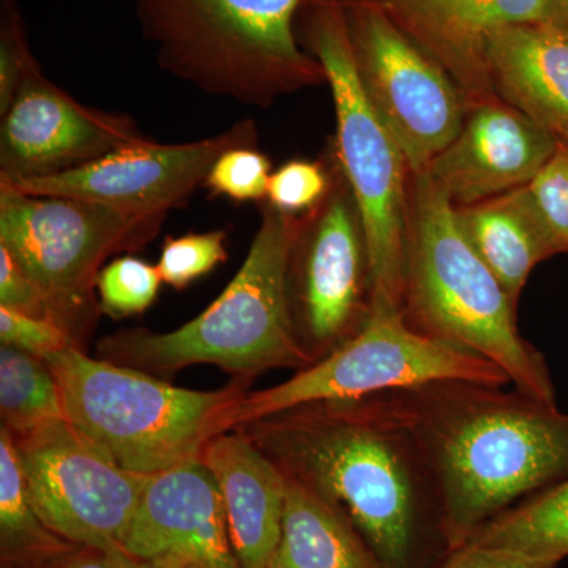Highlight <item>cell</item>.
<instances>
[{
	"instance_id": "6da1fadb",
	"label": "cell",
	"mask_w": 568,
	"mask_h": 568,
	"mask_svg": "<svg viewBox=\"0 0 568 568\" xmlns=\"http://www.w3.org/2000/svg\"><path fill=\"white\" fill-rule=\"evenodd\" d=\"M235 429L342 515L381 568L420 567L432 540L447 548L435 480L390 394L306 403Z\"/></svg>"
},
{
	"instance_id": "7a4b0ae2",
	"label": "cell",
	"mask_w": 568,
	"mask_h": 568,
	"mask_svg": "<svg viewBox=\"0 0 568 568\" xmlns=\"http://www.w3.org/2000/svg\"><path fill=\"white\" fill-rule=\"evenodd\" d=\"M387 394L435 480L448 552L523 497L568 477V414L556 406L467 381Z\"/></svg>"
},
{
	"instance_id": "3957f363",
	"label": "cell",
	"mask_w": 568,
	"mask_h": 568,
	"mask_svg": "<svg viewBox=\"0 0 568 568\" xmlns=\"http://www.w3.org/2000/svg\"><path fill=\"white\" fill-rule=\"evenodd\" d=\"M515 305L467 241L457 207L426 173L410 174L405 317L410 327L503 368L517 390L556 406L544 355L517 327Z\"/></svg>"
},
{
	"instance_id": "277c9868",
	"label": "cell",
	"mask_w": 568,
	"mask_h": 568,
	"mask_svg": "<svg viewBox=\"0 0 568 568\" xmlns=\"http://www.w3.org/2000/svg\"><path fill=\"white\" fill-rule=\"evenodd\" d=\"M302 215L261 203V223L237 274L203 313L175 331L115 332L97 346L100 358L149 375L216 365L235 379L313 365L298 345L287 304V263Z\"/></svg>"
},
{
	"instance_id": "5b68a950",
	"label": "cell",
	"mask_w": 568,
	"mask_h": 568,
	"mask_svg": "<svg viewBox=\"0 0 568 568\" xmlns=\"http://www.w3.org/2000/svg\"><path fill=\"white\" fill-rule=\"evenodd\" d=\"M302 7L304 0H134L160 69L254 108L325 81L321 63L295 39Z\"/></svg>"
},
{
	"instance_id": "8992f818",
	"label": "cell",
	"mask_w": 568,
	"mask_h": 568,
	"mask_svg": "<svg viewBox=\"0 0 568 568\" xmlns=\"http://www.w3.org/2000/svg\"><path fill=\"white\" fill-rule=\"evenodd\" d=\"M61 386L67 420L125 469L155 476L203 462L205 447L235 428L252 381L220 390L175 387L141 369L70 346L44 358Z\"/></svg>"
},
{
	"instance_id": "52a82bcc",
	"label": "cell",
	"mask_w": 568,
	"mask_h": 568,
	"mask_svg": "<svg viewBox=\"0 0 568 568\" xmlns=\"http://www.w3.org/2000/svg\"><path fill=\"white\" fill-rule=\"evenodd\" d=\"M310 6L306 37L334 99L336 166L361 216L372 274V306L403 313L409 164L365 91L346 3Z\"/></svg>"
},
{
	"instance_id": "ba28073f",
	"label": "cell",
	"mask_w": 568,
	"mask_h": 568,
	"mask_svg": "<svg viewBox=\"0 0 568 568\" xmlns=\"http://www.w3.org/2000/svg\"><path fill=\"white\" fill-rule=\"evenodd\" d=\"M166 216L81 197L21 193L0 183V245L39 284L51 321L80 347L102 313L93 291L108 260L151 244Z\"/></svg>"
},
{
	"instance_id": "9c48e42d",
	"label": "cell",
	"mask_w": 568,
	"mask_h": 568,
	"mask_svg": "<svg viewBox=\"0 0 568 568\" xmlns=\"http://www.w3.org/2000/svg\"><path fill=\"white\" fill-rule=\"evenodd\" d=\"M437 381L511 384L487 358L429 338L410 327L405 313L372 306L364 327L320 362L278 386L248 392L235 428L306 403L364 398Z\"/></svg>"
},
{
	"instance_id": "30bf717a",
	"label": "cell",
	"mask_w": 568,
	"mask_h": 568,
	"mask_svg": "<svg viewBox=\"0 0 568 568\" xmlns=\"http://www.w3.org/2000/svg\"><path fill=\"white\" fill-rule=\"evenodd\" d=\"M286 286L295 336L313 364L357 334L372 313L364 230L338 166L323 203L302 215Z\"/></svg>"
},
{
	"instance_id": "8fae6325",
	"label": "cell",
	"mask_w": 568,
	"mask_h": 568,
	"mask_svg": "<svg viewBox=\"0 0 568 568\" xmlns=\"http://www.w3.org/2000/svg\"><path fill=\"white\" fill-rule=\"evenodd\" d=\"M365 91L405 153L410 174L457 138L469 104L454 78L373 3H346Z\"/></svg>"
},
{
	"instance_id": "7c38bea8",
	"label": "cell",
	"mask_w": 568,
	"mask_h": 568,
	"mask_svg": "<svg viewBox=\"0 0 568 568\" xmlns=\"http://www.w3.org/2000/svg\"><path fill=\"white\" fill-rule=\"evenodd\" d=\"M13 443L48 528L78 547L122 548L152 476L125 469L69 420L13 436Z\"/></svg>"
},
{
	"instance_id": "4fadbf2b",
	"label": "cell",
	"mask_w": 568,
	"mask_h": 568,
	"mask_svg": "<svg viewBox=\"0 0 568 568\" xmlns=\"http://www.w3.org/2000/svg\"><path fill=\"white\" fill-rule=\"evenodd\" d=\"M257 142L256 123L244 119L204 140L162 144L149 138L78 170L26 181L0 179V183L21 193L81 197L133 212L170 213L183 207L204 186L224 152Z\"/></svg>"
},
{
	"instance_id": "5bb4252c",
	"label": "cell",
	"mask_w": 568,
	"mask_h": 568,
	"mask_svg": "<svg viewBox=\"0 0 568 568\" xmlns=\"http://www.w3.org/2000/svg\"><path fill=\"white\" fill-rule=\"evenodd\" d=\"M0 118V179L6 181L67 173L149 140L129 114L78 102L48 80L37 61Z\"/></svg>"
},
{
	"instance_id": "9a60e30c",
	"label": "cell",
	"mask_w": 568,
	"mask_h": 568,
	"mask_svg": "<svg viewBox=\"0 0 568 568\" xmlns=\"http://www.w3.org/2000/svg\"><path fill=\"white\" fill-rule=\"evenodd\" d=\"M559 145L558 134L493 97L467 110L457 138L425 173L465 207L528 185Z\"/></svg>"
},
{
	"instance_id": "2e32d148",
	"label": "cell",
	"mask_w": 568,
	"mask_h": 568,
	"mask_svg": "<svg viewBox=\"0 0 568 568\" xmlns=\"http://www.w3.org/2000/svg\"><path fill=\"white\" fill-rule=\"evenodd\" d=\"M122 548L152 562L239 568L222 491L203 462L149 478Z\"/></svg>"
},
{
	"instance_id": "e0dca14e",
	"label": "cell",
	"mask_w": 568,
	"mask_h": 568,
	"mask_svg": "<svg viewBox=\"0 0 568 568\" xmlns=\"http://www.w3.org/2000/svg\"><path fill=\"white\" fill-rule=\"evenodd\" d=\"M384 11L454 78L470 106L497 97L487 43L508 26L548 24L547 0H365Z\"/></svg>"
},
{
	"instance_id": "ac0fdd59",
	"label": "cell",
	"mask_w": 568,
	"mask_h": 568,
	"mask_svg": "<svg viewBox=\"0 0 568 568\" xmlns=\"http://www.w3.org/2000/svg\"><path fill=\"white\" fill-rule=\"evenodd\" d=\"M203 463L222 491L239 568H268L282 536L286 480L241 429L205 447Z\"/></svg>"
},
{
	"instance_id": "d6986e66",
	"label": "cell",
	"mask_w": 568,
	"mask_h": 568,
	"mask_svg": "<svg viewBox=\"0 0 568 568\" xmlns=\"http://www.w3.org/2000/svg\"><path fill=\"white\" fill-rule=\"evenodd\" d=\"M485 55L496 95L560 140L568 132V33L544 22L508 26L493 33Z\"/></svg>"
},
{
	"instance_id": "ffe728a7",
	"label": "cell",
	"mask_w": 568,
	"mask_h": 568,
	"mask_svg": "<svg viewBox=\"0 0 568 568\" xmlns=\"http://www.w3.org/2000/svg\"><path fill=\"white\" fill-rule=\"evenodd\" d=\"M467 241L517 305L537 264L562 253L526 186L457 207Z\"/></svg>"
},
{
	"instance_id": "44dd1931",
	"label": "cell",
	"mask_w": 568,
	"mask_h": 568,
	"mask_svg": "<svg viewBox=\"0 0 568 568\" xmlns=\"http://www.w3.org/2000/svg\"><path fill=\"white\" fill-rule=\"evenodd\" d=\"M284 480L282 536L268 568H381L342 515L297 481Z\"/></svg>"
},
{
	"instance_id": "7402d4cb",
	"label": "cell",
	"mask_w": 568,
	"mask_h": 568,
	"mask_svg": "<svg viewBox=\"0 0 568 568\" xmlns=\"http://www.w3.org/2000/svg\"><path fill=\"white\" fill-rule=\"evenodd\" d=\"M33 507L13 436L0 432V556L3 568H40L77 548Z\"/></svg>"
},
{
	"instance_id": "603a6c76",
	"label": "cell",
	"mask_w": 568,
	"mask_h": 568,
	"mask_svg": "<svg viewBox=\"0 0 568 568\" xmlns=\"http://www.w3.org/2000/svg\"><path fill=\"white\" fill-rule=\"evenodd\" d=\"M467 544L559 564L568 556V477L497 515Z\"/></svg>"
},
{
	"instance_id": "cb8c5ba5",
	"label": "cell",
	"mask_w": 568,
	"mask_h": 568,
	"mask_svg": "<svg viewBox=\"0 0 568 568\" xmlns=\"http://www.w3.org/2000/svg\"><path fill=\"white\" fill-rule=\"evenodd\" d=\"M0 416L13 436L67 420L61 386L44 358L0 346Z\"/></svg>"
},
{
	"instance_id": "d4e9b609",
	"label": "cell",
	"mask_w": 568,
	"mask_h": 568,
	"mask_svg": "<svg viewBox=\"0 0 568 568\" xmlns=\"http://www.w3.org/2000/svg\"><path fill=\"white\" fill-rule=\"evenodd\" d=\"M162 284L156 265L136 256L115 257L97 278L100 310L112 320L142 315L159 297Z\"/></svg>"
},
{
	"instance_id": "484cf974",
	"label": "cell",
	"mask_w": 568,
	"mask_h": 568,
	"mask_svg": "<svg viewBox=\"0 0 568 568\" xmlns=\"http://www.w3.org/2000/svg\"><path fill=\"white\" fill-rule=\"evenodd\" d=\"M226 231L190 233L168 237L160 254L159 268L163 283L183 291L201 276L227 261Z\"/></svg>"
},
{
	"instance_id": "4316f807",
	"label": "cell",
	"mask_w": 568,
	"mask_h": 568,
	"mask_svg": "<svg viewBox=\"0 0 568 568\" xmlns=\"http://www.w3.org/2000/svg\"><path fill=\"white\" fill-rule=\"evenodd\" d=\"M272 163L257 145L231 149L224 152L204 182L213 196H224L235 203L267 201Z\"/></svg>"
},
{
	"instance_id": "83f0119b",
	"label": "cell",
	"mask_w": 568,
	"mask_h": 568,
	"mask_svg": "<svg viewBox=\"0 0 568 568\" xmlns=\"http://www.w3.org/2000/svg\"><path fill=\"white\" fill-rule=\"evenodd\" d=\"M331 186L332 171L324 163L291 160L272 173L267 203L290 215H305L323 203Z\"/></svg>"
},
{
	"instance_id": "f1b7e54d",
	"label": "cell",
	"mask_w": 568,
	"mask_h": 568,
	"mask_svg": "<svg viewBox=\"0 0 568 568\" xmlns=\"http://www.w3.org/2000/svg\"><path fill=\"white\" fill-rule=\"evenodd\" d=\"M530 200L555 235L562 250L568 253V144L560 141L558 151L526 185Z\"/></svg>"
},
{
	"instance_id": "f546056e",
	"label": "cell",
	"mask_w": 568,
	"mask_h": 568,
	"mask_svg": "<svg viewBox=\"0 0 568 568\" xmlns=\"http://www.w3.org/2000/svg\"><path fill=\"white\" fill-rule=\"evenodd\" d=\"M0 115L10 106L33 62L21 11L14 0H0Z\"/></svg>"
},
{
	"instance_id": "4dcf8cb0",
	"label": "cell",
	"mask_w": 568,
	"mask_h": 568,
	"mask_svg": "<svg viewBox=\"0 0 568 568\" xmlns=\"http://www.w3.org/2000/svg\"><path fill=\"white\" fill-rule=\"evenodd\" d=\"M0 343L41 358L78 346L70 332L54 321L24 315L6 306H0Z\"/></svg>"
},
{
	"instance_id": "1f68e13d",
	"label": "cell",
	"mask_w": 568,
	"mask_h": 568,
	"mask_svg": "<svg viewBox=\"0 0 568 568\" xmlns=\"http://www.w3.org/2000/svg\"><path fill=\"white\" fill-rule=\"evenodd\" d=\"M0 306L24 315L51 320L47 295L6 248L0 245Z\"/></svg>"
},
{
	"instance_id": "d6a6232c",
	"label": "cell",
	"mask_w": 568,
	"mask_h": 568,
	"mask_svg": "<svg viewBox=\"0 0 568 568\" xmlns=\"http://www.w3.org/2000/svg\"><path fill=\"white\" fill-rule=\"evenodd\" d=\"M555 560L534 559L506 549L467 544L448 552L437 568H556Z\"/></svg>"
},
{
	"instance_id": "836d02e7",
	"label": "cell",
	"mask_w": 568,
	"mask_h": 568,
	"mask_svg": "<svg viewBox=\"0 0 568 568\" xmlns=\"http://www.w3.org/2000/svg\"><path fill=\"white\" fill-rule=\"evenodd\" d=\"M129 555L123 548L77 547L40 568H182Z\"/></svg>"
},
{
	"instance_id": "e575fe53",
	"label": "cell",
	"mask_w": 568,
	"mask_h": 568,
	"mask_svg": "<svg viewBox=\"0 0 568 568\" xmlns=\"http://www.w3.org/2000/svg\"><path fill=\"white\" fill-rule=\"evenodd\" d=\"M548 24L568 33V0H547Z\"/></svg>"
},
{
	"instance_id": "d590c367",
	"label": "cell",
	"mask_w": 568,
	"mask_h": 568,
	"mask_svg": "<svg viewBox=\"0 0 568 568\" xmlns=\"http://www.w3.org/2000/svg\"><path fill=\"white\" fill-rule=\"evenodd\" d=\"M305 2V0H304ZM310 3H325V2H338V3H347L349 0H306Z\"/></svg>"
},
{
	"instance_id": "8d00e7d4",
	"label": "cell",
	"mask_w": 568,
	"mask_h": 568,
	"mask_svg": "<svg viewBox=\"0 0 568 568\" xmlns=\"http://www.w3.org/2000/svg\"><path fill=\"white\" fill-rule=\"evenodd\" d=\"M182 568H203V567L194 566V564H186V566H183Z\"/></svg>"
},
{
	"instance_id": "74e56055",
	"label": "cell",
	"mask_w": 568,
	"mask_h": 568,
	"mask_svg": "<svg viewBox=\"0 0 568 568\" xmlns=\"http://www.w3.org/2000/svg\"><path fill=\"white\" fill-rule=\"evenodd\" d=\"M560 141L567 142V144H568V132L566 134H562V136H560Z\"/></svg>"
}]
</instances>
